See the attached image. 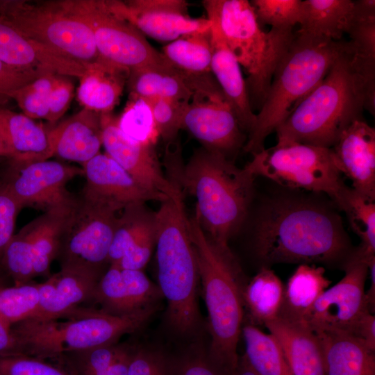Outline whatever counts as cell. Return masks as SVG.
Returning a JSON list of instances; mask_svg holds the SVG:
<instances>
[{"mask_svg": "<svg viewBox=\"0 0 375 375\" xmlns=\"http://www.w3.org/2000/svg\"><path fill=\"white\" fill-rule=\"evenodd\" d=\"M273 183L262 195L255 192L241 227L250 232L261 267L319 263L343 269L356 247L335 203L324 194Z\"/></svg>", "mask_w": 375, "mask_h": 375, "instance_id": "1", "label": "cell"}, {"mask_svg": "<svg viewBox=\"0 0 375 375\" xmlns=\"http://www.w3.org/2000/svg\"><path fill=\"white\" fill-rule=\"evenodd\" d=\"M181 150L165 153L167 167L178 188L183 185L197 200V217L206 235L217 245L228 242L240 230L256 192V178L223 156L201 147L181 166Z\"/></svg>", "mask_w": 375, "mask_h": 375, "instance_id": "2", "label": "cell"}, {"mask_svg": "<svg viewBox=\"0 0 375 375\" xmlns=\"http://www.w3.org/2000/svg\"><path fill=\"white\" fill-rule=\"evenodd\" d=\"M364 109L374 115L375 85L368 83L360 71L351 44L276 128L277 142L332 148L347 127L362 119Z\"/></svg>", "mask_w": 375, "mask_h": 375, "instance_id": "3", "label": "cell"}, {"mask_svg": "<svg viewBox=\"0 0 375 375\" xmlns=\"http://www.w3.org/2000/svg\"><path fill=\"white\" fill-rule=\"evenodd\" d=\"M188 229L208 311L210 357L223 374L231 375L239 363L247 281L231 249L215 244L195 215L188 218Z\"/></svg>", "mask_w": 375, "mask_h": 375, "instance_id": "4", "label": "cell"}, {"mask_svg": "<svg viewBox=\"0 0 375 375\" xmlns=\"http://www.w3.org/2000/svg\"><path fill=\"white\" fill-rule=\"evenodd\" d=\"M155 224L158 288L167 301V321L177 335L190 336L199 330L201 317L197 264L182 193L161 202Z\"/></svg>", "mask_w": 375, "mask_h": 375, "instance_id": "5", "label": "cell"}, {"mask_svg": "<svg viewBox=\"0 0 375 375\" xmlns=\"http://www.w3.org/2000/svg\"><path fill=\"white\" fill-rule=\"evenodd\" d=\"M351 43L295 36L272 77L243 150L252 156L265 149L266 138L326 76Z\"/></svg>", "mask_w": 375, "mask_h": 375, "instance_id": "6", "label": "cell"}, {"mask_svg": "<svg viewBox=\"0 0 375 375\" xmlns=\"http://www.w3.org/2000/svg\"><path fill=\"white\" fill-rule=\"evenodd\" d=\"M207 18L223 38L247 74L251 109L259 110L269 92L274 73L293 41V28L261 29L253 8L247 0H205Z\"/></svg>", "mask_w": 375, "mask_h": 375, "instance_id": "7", "label": "cell"}, {"mask_svg": "<svg viewBox=\"0 0 375 375\" xmlns=\"http://www.w3.org/2000/svg\"><path fill=\"white\" fill-rule=\"evenodd\" d=\"M156 310L154 304L120 316L96 309L66 321L27 319L12 325L11 331L19 354L53 360L66 353L117 343L142 327Z\"/></svg>", "mask_w": 375, "mask_h": 375, "instance_id": "8", "label": "cell"}, {"mask_svg": "<svg viewBox=\"0 0 375 375\" xmlns=\"http://www.w3.org/2000/svg\"><path fill=\"white\" fill-rule=\"evenodd\" d=\"M256 178L284 188L321 193L340 211L349 187L345 185L332 148L294 142H277L253 155L245 166Z\"/></svg>", "mask_w": 375, "mask_h": 375, "instance_id": "9", "label": "cell"}, {"mask_svg": "<svg viewBox=\"0 0 375 375\" xmlns=\"http://www.w3.org/2000/svg\"><path fill=\"white\" fill-rule=\"evenodd\" d=\"M0 14L26 36L87 69L109 62L99 54L89 24L67 0H0Z\"/></svg>", "mask_w": 375, "mask_h": 375, "instance_id": "10", "label": "cell"}, {"mask_svg": "<svg viewBox=\"0 0 375 375\" xmlns=\"http://www.w3.org/2000/svg\"><path fill=\"white\" fill-rule=\"evenodd\" d=\"M92 29L101 56L130 72L165 62L133 25L112 12L104 0H67Z\"/></svg>", "mask_w": 375, "mask_h": 375, "instance_id": "11", "label": "cell"}, {"mask_svg": "<svg viewBox=\"0 0 375 375\" xmlns=\"http://www.w3.org/2000/svg\"><path fill=\"white\" fill-rule=\"evenodd\" d=\"M82 167L59 161H22L8 159L0 185L22 206L46 211L73 203L78 197L67 190V183L83 176Z\"/></svg>", "mask_w": 375, "mask_h": 375, "instance_id": "12", "label": "cell"}, {"mask_svg": "<svg viewBox=\"0 0 375 375\" xmlns=\"http://www.w3.org/2000/svg\"><path fill=\"white\" fill-rule=\"evenodd\" d=\"M117 222L116 212L78 197L58 258L60 268L103 270Z\"/></svg>", "mask_w": 375, "mask_h": 375, "instance_id": "13", "label": "cell"}, {"mask_svg": "<svg viewBox=\"0 0 375 375\" xmlns=\"http://www.w3.org/2000/svg\"><path fill=\"white\" fill-rule=\"evenodd\" d=\"M342 270L343 278L318 297L303 321L313 331L331 330L353 334L360 319L369 312L365 302L367 265L353 258Z\"/></svg>", "mask_w": 375, "mask_h": 375, "instance_id": "14", "label": "cell"}, {"mask_svg": "<svg viewBox=\"0 0 375 375\" xmlns=\"http://www.w3.org/2000/svg\"><path fill=\"white\" fill-rule=\"evenodd\" d=\"M110 10L133 25L144 35L172 42L196 32L209 30L208 18H192L184 0L106 1Z\"/></svg>", "mask_w": 375, "mask_h": 375, "instance_id": "15", "label": "cell"}, {"mask_svg": "<svg viewBox=\"0 0 375 375\" xmlns=\"http://www.w3.org/2000/svg\"><path fill=\"white\" fill-rule=\"evenodd\" d=\"M181 128L203 148L232 161L247 140L224 97L194 95L185 109Z\"/></svg>", "mask_w": 375, "mask_h": 375, "instance_id": "16", "label": "cell"}, {"mask_svg": "<svg viewBox=\"0 0 375 375\" xmlns=\"http://www.w3.org/2000/svg\"><path fill=\"white\" fill-rule=\"evenodd\" d=\"M82 168L85 183L80 197L116 213L133 205L169 199L142 186L106 153H98Z\"/></svg>", "mask_w": 375, "mask_h": 375, "instance_id": "17", "label": "cell"}, {"mask_svg": "<svg viewBox=\"0 0 375 375\" xmlns=\"http://www.w3.org/2000/svg\"><path fill=\"white\" fill-rule=\"evenodd\" d=\"M102 145L106 153L144 188L173 198L182 191L163 174L153 144L127 138L111 112L101 113Z\"/></svg>", "mask_w": 375, "mask_h": 375, "instance_id": "18", "label": "cell"}, {"mask_svg": "<svg viewBox=\"0 0 375 375\" xmlns=\"http://www.w3.org/2000/svg\"><path fill=\"white\" fill-rule=\"evenodd\" d=\"M103 274V270L60 268L45 282L38 283V307L30 319H72L92 313L96 309L81 305L92 302L95 288Z\"/></svg>", "mask_w": 375, "mask_h": 375, "instance_id": "19", "label": "cell"}, {"mask_svg": "<svg viewBox=\"0 0 375 375\" xmlns=\"http://www.w3.org/2000/svg\"><path fill=\"white\" fill-rule=\"evenodd\" d=\"M0 59L14 67L80 78L86 67L26 36L0 14Z\"/></svg>", "mask_w": 375, "mask_h": 375, "instance_id": "20", "label": "cell"}, {"mask_svg": "<svg viewBox=\"0 0 375 375\" xmlns=\"http://www.w3.org/2000/svg\"><path fill=\"white\" fill-rule=\"evenodd\" d=\"M338 168L352 189L375 201V130L363 119L353 122L332 147Z\"/></svg>", "mask_w": 375, "mask_h": 375, "instance_id": "21", "label": "cell"}, {"mask_svg": "<svg viewBox=\"0 0 375 375\" xmlns=\"http://www.w3.org/2000/svg\"><path fill=\"white\" fill-rule=\"evenodd\" d=\"M48 139L50 158L56 156L83 165L100 153L101 113L83 108L49 131Z\"/></svg>", "mask_w": 375, "mask_h": 375, "instance_id": "22", "label": "cell"}, {"mask_svg": "<svg viewBox=\"0 0 375 375\" xmlns=\"http://www.w3.org/2000/svg\"><path fill=\"white\" fill-rule=\"evenodd\" d=\"M212 59L210 69L241 128L247 134L253 128L256 115L251 109L245 79L240 65L226 45L218 27H210Z\"/></svg>", "mask_w": 375, "mask_h": 375, "instance_id": "23", "label": "cell"}, {"mask_svg": "<svg viewBox=\"0 0 375 375\" xmlns=\"http://www.w3.org/2000/svg\"><path fill=\"white\" fill-rule=\"evenodd\" d=\"M265 326L280 344L292 375H326L319 341L306 324L276 317Z\"/></svg>", "mask_w": 375, "mask_h": 375, "instance_id": "24", "label": "cell"}, {"mask_svg": "<svg viewBox=\"0 0 375 375\" xmlns=\"http://www.w3.org/2000/svg\"><path fill=\"white\" fill-rule=\"evenodd\" d=\"M78 197L73 203L51 208L20 230L29 241L34 277L50 276L51 262L58 259L64 235Z\"/></svg>", "mask_w": 375, "mask_h": 375, "instance_id": "25", "label": "cell"}, {"mask_svg": "<svg viewBox=\"0 0 375 375\" xmlns=\"http://www.w3.org/2000/svg\"><path fill=\"white\" fill-rule=\"evenodd\" d=\"M48 132L24 114L0 107V157L29 162L49 160Z\"/></svg>", "mask_w": 375, "mask_h": 375, "instance_id": "26", "label": "cell"}, {"mask_svg": "<svg viewBox=\"0 0 375 375\" xmlns=\"http://www.w3.org/2000/svg\"><path fill=\"white\" fill-rule=\"evenodd\" d=\"M314 332L321 345L326 375H375V351L358 337L340 331Z\"/></svg>", "mask_w": 375, "mask_h": 375, "instance_id": "27", "label": "cell"}, {"mask_svg": "<svg viewBox=\"0 0 375 375\" xmlns=\"http://www.w3.org/2000/svg\"><path fill=\"white\" fill-rule=\"evenodd\" d=\"M129 74L128 69L110 62L88 68L79 78V103L96 112H111L119 102Z\"/></svg>", "mask_w": 375, "mask_h": 375, "instance_id": "28", "label": "cell"}, {"mask_svg": "<svg viewBox=\"0 0 375 375\" xmlns=\"http://www.w3.org/2000/svg\"><path fill=\"white\" fill-rule=\"evenodd\" d=\"M126 85L130 94L145 99L190 102L194 94L188 75L167 60L131 71Z\"/></svg>", "mask_w": 375, "mask_h": 375, "instance_id": "29", "label": "cell"}, {"mask_svg": "<svg viewBox=\"0 0 375 375\" xmlns=\"http://www.w3.org/2000/svg\"><path fill=\"white\" fill-rule=\"evenodd\" d=\"M353 1L304 0L297 34L340 41L353 22Z\"/></svg>", "mask_w": 375, "mask_h": 375, "instance_id": "30", "label": "cell"}, {"mask_svg": "<svg viewBox=\"0 0 375 375\" xmlns=\"http://www.w3.org/2000/svg\"><path fill=\"white\" fill-rule=\"evenodd\" d=\"M331 283L324 267L300 264L285 286L283 304L277 317L303 322L316 300Z\"/></svg>", "mask_w": 375, "mask_h": 375, "instance_id": "31", "label": "cell"}, {"mask_svg": "<svg viewBox=\"0 0 375 375\" xmlns=\"http://www.w3.org/2000/svg\"><path fill=\"white\" fill-rule=\"evenodd\" d=\"M133 350L117 342L66 353L56 361L73 375H127Z\"/></svg>", "mask_w": 375, "mask_h": 375, "instance_id": "32", "label": "cell"}, {"mask_svg": "<svg viewBox=\"0 0 375 375\" xmlns=\"http://www.w3.org/2000/svg\"><path fill=\"white\" fill-rule=\"evenodd\" d=\"M285 285L269 267H260L247 282L243 290L244 308L250 324L265 325L278 316L283 304Z\"/></svg>", "mask_w": 375, "mask_h": 375, "instance_id": "33", "label": "cell"}, {"mask_svg": "<svg viewBox=\"0 0 375 375\" xmlns=\"http://www.w3.org/2000/svg\"><path fill=\"white\" fill-rule=\"evenodd\" d=\"M160 53L170 65L185 74H212L210 28L183 35L164 46Z\"/></svg>", "mask_w": 375, "mask_h": 375, "instance_id": "34", "label": "cell"}, {"mask_svg": "<svg viewBox=\"0 0 375 375\" xmlns=\"http://www.w3.org/2000/svg\"><path fill=\"white\" fill-rule=\"evenodd\" d=\"M245 343L243 357L258 375H292L283 351L274 336L252 324L242 328Z\"/></svg>", "mask_w": 375, "mask_h": 375, "instance_id": "35", "label": "cell"}, {"mask_svg": "<svg viewBox=\"0 0 375 375\" xmlns=\"http://www.w3.org/2000/svg\"><path fill=\"white\" fill-rule=\"evenodd\" d=\"M351 229L360 240L354 258L365 264L375 260V201L349 188L342 210Z\"/></svg>", "mask_w": 375, "mask_h": 375, "instance_id": "36", "label": "cell"}, {"mask_svg": "<svg viewBox=\"0 0 375 375\" xmlns=\"http://www.w3.org/2000/svg\"><path fill=\"white\" fill-rule=\"evenodd\" d=\"M92 302L98 303L101 311L112 315H125L139 310L133 306L122 269L116 264H110L100 278Z\"/></svg>", "mask_w": 375, "mask_h": 375, "instance_id": "37", "label": "cell"}, {"mask_svg": "<svg viewBox=\"0 0 375 375\" xmlns=\"http://www.w3.org/2000/svg\"><path fill=\"white\" fill-rule=\"evenodd\" d=\"M117 125L127 138L138 142L155 145L159 138L149 101L137 96L130 94Z\"/></svg>", "mask_w": 375, "mask_h": 375, "instance_id": "38", "label": "cell"}, {"mask_svg": "<svg viewBox=\"0 0 375 375\" xmlns=\"http://www.w3.org/2000/svg\"><path fill=\"white\" fill-rule=\"evenodd\" d=\"M38 284L28 283L0 288V319L12 326L31 318L39 303Z\"/></svg>", "mask_w": 375, "mask_h": 375, "instance_id": "39", "label": "cell"}, {"mask_svg": "<svg viewBox=\"0 0 375 375\" xmlns=\"http://www.w3.org/2000/svg\"><path fill=\"white\" fill-rule=\"evenodd\" d=\"M58 74L43 75L8 94L14 99L23 114L32 119H45L49 112L50 91Z\"/></svg>", "mask_w": 375, "mask_h": 375, "instance_id": "40", "label": "cell"}, {"mask_svg": "<svg viewBox=\"0 0 375 375\" xmlns=\"http://www.w3.org/2000/svg\"><path fill=\"white\" fill-rule=\"evenodd\" d=\"M249 2L260 26L294 28L300 22L301 0H252Z\"/></svg>", "mask_w": 375, "mask_h": 375, "instance_id": "41", "label": "cell"}, {"mask_svg": "<svg viewBox=\"0 0 375 375\" xmlns=\"http://www.w3.org/2000/svg\"><path fill=\"white\" fill-rule=\"evenodd\" d=\"M147 100L150 103L159 138L167 143L174 142L182 129L183 115L190 102L166 99Z\"/></svg>", "mask_w": 375, "mask_h": 375, "instance_id": "42", "label": "cell"}, {"mask_svg": "<svg viewBox=\"0 0 375 375\" xmlns=\"http://www.w3.org/2000/svg\"><path fill=\"white\" fill-rule=\"evenodd\" d=\"M156 240L155 212H151L116 265L122 269L142 270L149 260Z\"/></svg>", "mask_w": 375, "mask_h": 375, "instance_id": "43", "label": "cell"}, {"mask_svg": "<svg viewBox=\"0 0 375 375\" xmlns=\"http://www.w3.org/2000/svg\"><path fill=\"white\" fill-rule=\"evenodd\" d=\"M0 375H73L66 367L24 354L0 356Z\"/></svg>", "mask_w": 375, "mask_h": 375, "instance_id": "44", "label": "cell"}, {"mask_svg": "<svg viewBox=\"0 0 375 375\" xmlns=\"http://www.w3.org/2000/svg\"><path fill=\"white\" fill-rule=\"evenodd\" d=\"M356 60L364 66L375 68V17H357L347 33Z\"/></svg>", "mask_w": 375, "mask_h": 375, "instance_id": "45", "label": "cell"}, {"mask_svg": "<svg viewBox=\"0 0 375 375\" xmlns=\"http://www.w3.org/2000/svg\"><path fill=\"white\" fill-rule=\"evenodd\" d=\"M23 208L19 202L0 185V288L1 283V260L4 251L15 234L17 216Z\"/></svg>", "mask_w": 375, "mask_h": 375, "instance_id": "46", "label": "cell"}, {"mask_svg": "<svg viewBox=\"0 0 375 375\" xmlns=\"http://www.w3.org/2000/svg\"><path fill=\"white\" fill-rule=\"evenodd\" d=\"M74 94L72 82L64 76L58 75L49 97V112L46 120L56 123L67 110Z\"/></svg>", "mask_w": 375, "mask_h": 375, "instance_id": "47", "label": "cell"}, {"mask_svg": "<svg viewBox=\"0 0 375 375\" xmlns=\"http://www.w3.org/2000/svg\"><path fill=\"white\" fill-rule=\"evenodd\" d=\"M127 375H168V371L161 355L140 349L133 350Z\"/></svg>", "mask_w": 375, "mask_h": 375, "instance_id": "48", "label": "cell"}, {"mask_svg": "<svg viewBox=\"0 0 375 375\" xmlns=\"http://www.w3.org/2000/svg\"><path fill=\"white\" fill-rule=\"evenodd\" d=\"M48 74L14 67L0 59V94H8Z\"/></svg>", "mask_w": 375, "mask_h": 375, "instance_id": "49", "label": "cell"}, {"mask_svg": "<svg viewBox=\"0 0 375 375\" xmlns=\"http://www.w3.org/2000/svg\"><path fill=\"white\" fill-rule=\"evenodd\" d=\"M360 339L372 351H375V316L366 312L359 321L353 334Z\"/></svg>", "mask_w": 375, "mask_h": 375, "instance_id": "50", "label": "cell"}, {"mask_svg": "<svg viewBox=\"0 0 375 375\" xmlns=\"http://www.w3.org/2000/svg\"><path fill=\"white\" fill-rule=\"evenodd\" d=\"M178 375H219L215 368L200 358H194L186 362Z\"/></svg>", "mask_w": 375, "mask_h": 375, "instance_id": "51", "label": "cell"}, {"mask_svg": "<svg viewBox=\"0 0 375 375\" xmlns=\"http://www.w3.org/2000/svg\"><path fill=\"white\" fill-rule=\"evenodd\" d=\"M19 354L11 326L0 319V356Z\"/></svg>", "mask_w": 375, "mask_h": 375, "instance_id": "52", "label": "cell"}, {"mask_svg": "<svg viewBox=\"0 0 375 375\" xmlns=\"http://www.w3.org/2000/svg\"><path fill=\"white\" fill-rule=\"evenodd\" d=\"M370 277L369 289L365 292V302L368 310L374 314L375 310V260L367 264Z\"/></svg>", "mask_w": 375, "mask_h": 375, "instance_id": "53", "label": "cell"}, {"mask_svg": "<svg viewBox=\"0 0 375 375\" xmlns=\"http://www.w3.org/2000/svg\"><path fill=\"white\" fill-rule=\"evenodd\" d=\"M232 375H258L248 365L244 358L239 361L238 365Z\"/></svg>", "mask_w": 375, "mask_h": 375, "instance_id": "54", "label": "cell"}, {"mask_svg": "<svg viewBox=\"0 0 375 375\" xmlns=\"http://www.w3.org/2000/svg\"><path fill=\"white\" fill-rule=\"evenodd\" d=\"M8 97L4 95L0 94V107H2V106L8 100Z\"/></svg>", "mask_w": 375, "mask_h": 375, "instance_id": "55", "label": "cell"}]
</instances>
